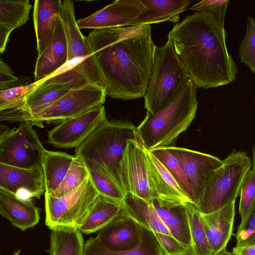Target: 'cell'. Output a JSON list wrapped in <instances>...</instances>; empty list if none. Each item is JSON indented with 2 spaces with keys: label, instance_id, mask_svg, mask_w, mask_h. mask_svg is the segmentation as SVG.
Returning <instances> with one entry per match:
<instances>
[{
  "label": "cell",
  "instance_id": "30bf717a",
  "mask_svg": "<svg viewBox=\"0 0 255 255\" xmlns=\"http://www.w3.org/2000/svg\"><path fill=\"white\" fill-rule=\"evenodd\" d=\"M45 149L32 125L21 122L0 137V163L25 169L42 166Z\"/></svg>",
  "mask_w": 255,
  "mask_h": 255
},
{
  "label": "cell",
  "instance_id": "8d00e7d4",
  "mask_svg": "<svg viewBox=\"0 0 255 255\" xmlns=\"http://www.w3.org/2000/svg\"><path fill=\"white\" fill-rule=\"evenodd\" d=\"M229 0H204L192 6L190 9L202 13L219 24L224 25Z\"/></svg>",
  "mask_w": 255,
  "mask_h": 255
},
{
  "label": "cell",
  "instance_id": "8fae6325",
  "mask_svg": "<svg viewBox=\"0 0 255 255\" xmlns=\"http://www.w3.org/2000/svg\"><path fill=\"white\" fill-rule=\"evenodd\" d=\"M146 149L140 137L128 141L120 165L125 195L134 194L148 202L154 200L148 184Z\"/></svg>",
  "mask_w": 255,
  "mask_h": 255
},
{
  "label": "cell",
  "instance_id": "7a4b0ae2",
  "mask_svg": "<svg viewBox=\"0 0 255 255\" xmlns=\"http://www.w3.org/2000/svg\"><path fill=\"white\" fill-rule=\"evenodd\" d=\"M226 37L224 25L198 11L169 32L168 40L197 88H215L235 81L239 70L228 51Z\"/></svg>",
  "mask_w": 255,
  "mask_h": 255
},
{
  "label": "cell",
  "instance_id": "4fadbf2b",
  "mask_svg": "<svg viewBox=\"0 0 255 255\" xmlns=\"http://www.w3.org/2000/svg\"><path fill=\"white\" fill-rule=\"evenodd\" d=\"M147 8L141 0H116L92 14L77 20L81 29L130 26Z\"/></svg>",
  "mask_w": 255,
  "mask_h": 255
},
{
  "label": "cell",
  "instance_id": "bcb514c9",
  "mask_svg": "<svg viewBox=\"0 0 255 255\" xmlns=\"http://www.w3.org/2000/svg\"><path fill=\"white\" fill-rule=\"evenodd\" d=\"M20 252H21V250H18L16 252H15L13 255H19Z\"/></svg>",
  "mask_w": 255,
  "mask_h": 255
},
{
  "label": "cell",
  "instance_id": "52a82bcc",
  "mask_svg": "<svg viewBox=\"0 0 255 255\" xmlns=\"http://www.w3.org/2000/svg\"><path fill=\"white\" fill-rule=\"evenodd\" d=\"M61 18L66 34L68 55L67 63L58 70L74 72L85 77L92 84L107 89L106 82L97 66L86 37L77 26L73 1H62Z\"/></svg>",
  "mask_w": 255,
  "mask_h": 255
},
{
  "label": "cell",
  "instance_id": "7402d4cb",
  "mask_svg": "<svg viewBox=\"0 0 255 255\" xmlns=\"http://www.w3.org/2000/svg\"><path fill=\"white\" fill-rule=\"evenodd\" d=\"M141 0L147 10L131 26L150 25L167 21L176 23L179 20V14L191 3L190 0Z\"/></svg>",
  "mask_w": 255,
  "mask_h": 255
},
{
  "label": "cell",
  "instance_id": "44dd1931",
  "mask_svg": "<svg viewBox=\"0 0 255 255\" xmlns=\"http://www.w3.org/2000/svg\"><path fill=\"white\" fill-rule=\"evenodd\" d=\"M0 213L22 231L33 228L40 219L39 209L31 200L20 199L2 189H0Z\"/></svg>",
  "mask_w": 255,
  "mask_h": 255
},
{
  "label": "cell",
  "instance_id": "f35d334b",
  "mask_svg": "<svg viewBox=\"0 0 255 255\" xmlns=\"http://www.w3.org/2000/svg\"><path fill=\"white\" fill-rule=\"evenodd\" d=\"M164 255H189V249L173 237L160 233H153Z\"/></svg>",
  "mask_w": 255,
  "mask_h": 255
},
{
  "label": "cell",
  "instance_id": "e575fe53",
  "mask_svg": "<svg viewBox=\"0 0 255 255\" xmlns=\"http://www.w3.org/2000/svg\"><path fill=\"white\" fill-rule=\"evenodd\" d=\"M241 62L255 74V18L249 16L245 37L239 46Z\"/></svg>",
  "mask_w": 255,
  "mask_h": 255
},
{
  "label": "cell",
  "instance_id": "e0dca14e",
  "mask_svg": "<svg viewBox=\"0 0 255 255\" xmlns=\"http://www.w3.org/2000/svg\"><path fill=\"white\" fill-rule=\"evenodd\" d=\"M0 189L14 195L24 189L39 199L46 190L42 166L25 169L0 163Z\"/></svg>",
  "mask_w": 255,
  "mask_h": 255
},
{
  "label": "cell",
  "instance_id": "60d3db41",
  "mask_svg": "<svg viewBox=\"0 0 255 255\" xmlns=\"http://www.w3.org/2000/svg\"><path fill=\"white\" fill-rule=\"evenodd\" d=\"M232 255H255V245L236 246Z\"/></svg>",
  "mask_w": 255,
  "mask_h": 255
},
{
  "label": "cell",
  "instance_id": "f546056e",
  "mask_svg": "<svg viewBox=\"0 0 255 255\" xmlns=\"http://www.w3.org/2000/svg\"><path fill=\"white\" fill-rule=\"evenodd\" d=\"M32 6L28 0H0V25L13 31L29 20Z\"/></svg>",
  "mask_w": 255,
  "mask_h": 255
},
{
  "label": "cell",
  "instance_id": "d4e9b609",
  "mask_svg": "<svg viewBox=\"0 0 255 255\" xmlns=\"http://www.w3.org/2000/svg\"><path fill=\"white\" fill-rule=\"evenodd\" d=\"M123 207V203L99 195L79 230L85 234L98 232L120 215Z\"/></svg>",
  "mask_w": 255,
  "mask_h": 255
},
{
  "label": "cell",
  "instance_id": "ee69618b",
  "mask_svg": "<svg viewBox=\"0 0 255 255\" xmlns=\"http://www.w3.org/2000/svg\"><path fill=\"white\" fill-rule=\"evenodd\" d=\"M216 255H232L231 253L227 251L226 250Z\"/></svg>",
  "mask_w": 255,
  "mask_h": 255
},
{
  "label": "cell",
  "instance_id": "f6af8a7d",
  "mask_svg": "<svg viewBox=\"0 0 255 255\" xmlns=\"http://www.w3.org/2000/svg\"><path fill=\"white\" fill-rule=\"evenodd\" d=\"M253 170L255 172V149L253 151Z\"/></svg>",
  "mask_w": 255,
  "mask_h": 255
},
{
  "label": "cell",
  "instance_id": "ac0fdd59",
  "mask_svg": "<svg viewBox=\"0 0 255 255\" xmlns=\"http://www.w3.org/2000/svg\"><path fill=\"white\" fill-rule=\"evenodd\" d=\"M235 214V201L213 212L201 213L203 227L214 255L226 250L233 235Z\"/></svg>",
  "mask_w": 255,
  "mask_h": 255
},
{
  "label": "cell",
  "instance_id": "5bb4252c",
  "mask_svg": "<svg viewBox=\"0 0 255 255\" xmlns=\"http://www.w3.org/2000/svg\"><path fill=\"white\" fill-rule=\"evenodd\" d=\"M148 184L154 200L168 209L192 203L191 200L164 165L149 150L146 152Z\"/></svg>",
  "mask_w": 255,
  "mask_h": 255
},
{
  "label": "cell",
  "instance_id": "484cf974",
  "mask_svg": "<svg viewBox=\"0 0 255 255\" xmlns=\"http://www.w3.org/2000/svg\"><path fill=\"white\" fill-rule=\"evenodd\" d=\"M51 230L49 255H83L85 243L78 228L58 226Z\"/></svg>",
  "mask_w": 255,
  "mask_h": 255
},
{
  "label": "cell",
  "instance_id": "277c9868",
  "mask_svg": "<svg viewBox=\"0 0 255 255\" xmlns=\"http://www.w3.org/2000/svg\"><path fill=\"white\" fill-rule=\"evenodd\" d=\"M139 137L137 128L132 123L107 120L76 148L74 155L83 161L97 164L124 192L120 163L128 140Z\"/></svg>",
  "mask_w": 255,
  "mask_h": 255
},
{
  "label": "cell",
  "instance_id": "1f68e13d",
  "mask_svg": "<svg viewBox=\"0 0 255 255\" xmlns=\"http://www.w3.org/2000/svg\"><path fill=\"white\" fill-rule=\"evenodd\" d=\"M167 168L176 179L180 187L195 204L196 199L191 185L181 167L178 160L164 147H157L149 150Z\"/></svg>",
  "mask_w": 255,
  "mask_h": 255
},
{
  "label": "cell",
  "instance_id": "d6a6232c",
  "mask_svg": "<svg viewBox=\"0 0 255 255\" xmlns=\"http://www.w3.org/2000/svg\"><path fill=\"white\" fill-rule=\"evenodd\" d=\"M89 171L83 161L75 155L71 166L59 187L49 195L61 197L74 190L89 177Z\"/></svg>",
  "mask_w": 255,
  "mask_h": 255
},
{
  "label": "cell",
  "instance_id": "836d02e7",
  "mask_svg": "<svg viewBox=\"0 0 255 255\" xmlns=\"http://www.w3.org/2000/svg\"><path fill=\"white\" fill-rule=\"evenodd\" d=\"M40 82H34L28 85H20L0 91V111L20 108L27 97Z\"/></svg>",
  "mask_w": 255,
  "mask_h": 255
},
{
  "label": "cell",
  "instance_id": "5b68a950",
  "mask_svg": "<svg viewBox=\"0 0 255 255\" xmlns=\"http://www.w3.org/2000/svg\"><path fill=\"white\" fill-rule=\"evenodd\" d=\"M222 164L208 177L194 205L203 214L213 212L236 201L252 164L245 152L235 151L222 160Z\"/></svg>",
  "mask_w": 255,
  "mask_h": 255
},
{
  "label": "cell",
  "instance_id": "cb8c5ba5",
  "mask_svg": "<svg viewBox=\"0 0 255 255\" xmlns=\"http://www.w3.org/2000/svg\"><path fill=\"white\" fill-rule=\"evenodd\" d=\"M140 241L135 248L125 252H114L104 247L96 237H90L84 245L83 255H164L152 231L140 225Z\"/></svg>",
  "mask_w": 255,
  "mask_h": 255
},
{
  "label": "cell",
  "instance_id": "7bdbcfd3",
  "mask_svg": "<svg viewBox=\"0 0 255 255\" xmlns=\"http://www.w3.org/2000/svg\"><path fill=\"white\" fill-rule=\"evenodd\" d=\"M10 130V128L5 126L2 125V124H0V137L4 136L5 135L8 131Z\"/></svg>",
  "mask_w": 255,
  "mask_h": 255
},
{
  "label": "cell",
  "instance_id": "2e32d148",
  "mask_svg": "<svg viewBox=\"0 0 255 255\" xmlns=\"http://www.w3.org/2000/svg\"><path fill=\"white\" fill-rule=\"evenodd\" d=\"M107 249L125 252L136 248L140 241V225L123 209L116 218L98 232L96 237Z\"/></svg>",
  "mask_w": 255,
  "mask_h": 255
},
{
  "label": "cell",
  "instance_id": "d6986e66",
  "mask_svg": "<svg viewBox=\"0 0 255 255\" xmlns=\"http://www.w3.org/2000/svg\"><path fill=\"white\" fill-rule=\"evenodd\" d=\"M67 55L66 34L61 18L52 40L42 53L38 55L35 66L34 82L42 81L60 69L67 63Z\"/></svg>",
  "mask_w": 255,
  "mask_h": 255
},
{
  "label": "cell",
  "instance_id": "3957f363",
  "mask_svg": "<svg viewBox=\"0 0 255 255\" xmlns=\"http://www.w3.org/2000/svg\"><path fill=\"white\" fill-rule=\"evenodd\" d=\"M197 88L188 78L166 106L153 114L147 113L136 127L147 150L170 146L187 130L198 109Z\"/></svg>",
  "mask_w": 255,
  "mask_h": 255
},
{
  "label": "cell",
  "instance_id": "8992f818",
  "mask_svg": "<svg viewBox=\"0 0 255 255\" xmlns=\"http://www.w3.org/2000/svg\"><path fill=\"white\" fill-rule=\"evenodd\" d=\"M189 78L168 40L161 47H156L152 69L144 95V108L153 114L166 106Z\"/></svg>",
  "mask_w": 255,
  "mask_h": 255
},
{
  "label": "cell",
  "instance_id": "603a6c76",
  "mask_svg": "<svg viewBox=\"0 0 255 255\" xmlns=\"http://www.w3.org/2000/svg\"><path fill=\"white\" fill-rule=\"evenodd\" d=\"M154 201V200H153ZM134 194L128 193L123 202V209L141 226L153 233L172 236L170 231L159 217L153 205Z\"/></svg>",
  "mask_w": 255,
  "mask_h": 255
},
{
  "label": "cell",
  "instance_id": "b9f144b4",
  "mask_svg": "<svg viewBox=\"0 0 255 255\" xmlns=\"http://www.w3.org/2000/svg\"><path fill=\"white\" fill-rule=\"evenodd\" d=\"M12 31L0 25V53H3L5 50L8 38Z\"/></svg>",
  "mask_w": 255,
  "mask_h": 255
},
{
  "label": "cell",
  "instance_id": "83f0119b",
  "mask_svg": "<svg viewBox=\"0 0 255 255\" xmlns=\"http://www.w3.org/2000/svg\"><path fill=\"white\" fill-rule=\"evenodd\" d=\"M156 211L163 223L167 227L171 235L177 241L191 249V239L189 226L183 205L168 209L160 207L153 201Z\"/></svg>",
  "mask_w": 255,
  "mask_h": 255
},
{
  "label": "cell",
  "instance_id": "4316f807",
  "mask_svg": "<svg viewBox=\"0 0 255 255\" xmlns=\"http://www.w3.org/2000/svg\"><path fill=\"white\" fill-rule=\"evenodd\" d=\"M75 157L62 151L44 150L42 166L45 183V192L50 194L64 179Z\"/></svg>",
  "mask_w": 255,
  "mask_h": 255
},
{
  "label": "cell",
  "instance_id": "f1b7e54d",
  "mask_svg": "<svg viewBox=\"0 0 255 255\" xmlns=\"http://www.w3.org/2000/svg\"><path fill=\"white\" fill-rule=\"evenodd\" d=\"M183 206L188 221L191 239L189 255H214L203 227L201 212L192 203H186Z\"/></svg>",
  "mask_w": 255,
  "mask_h": 255
},
{
  "label": "cell",
  "instance_id": "ab89813d",
  "mask_svg": "<svg viewBox=\"0 0 255 255\" xmlns=\"http://www.w3.org/2000/svg\"><path fill=\"white\" fill-rule=\"evenodd\" d=\"M18 80L15 76L11 68L0 60V91L7 90L13 87V86Z\"/></svg>",
  "mask_w": 255,
  "mask_h": 255
},
{
  "label": "cell",
  "instance_id": "ffe728a7",
  "mask_svg": "<svg viewBox=\"0 0 255 255\" xmlns=\"http://www.w3.org/2000/svg\"><path fill=\"white\" fill-rule=\"evenodd\" d=\"M60 0H36L33 18L36 38L38 55L52 40L57 25L61 19Z\"/></svg>",
  "mask_w": 255,
  "mask_h": 255
},
{
  "label": "cell",
  "instance_id": "ba28073f",
  "mask_svg": "<svg viewBox=\"0 0 255 255\" xmlns=\"http://www.w3.org/2000/svg\"><path fill=\"white\" fill-rule=\"evenodd\" d=\"M99 195L89 176L79 187L61 197L45 193V225L50 230L58 226L79 229Z\"/></svg>",
  "mask_w": 255,
  "mask_h": 255
},
{
  "label": "cell",
  "instance_id": "74e56055",
  "mask_svg": "<svg viewBox=\"0 0 255 255\" xmlns=\"http://www.w3.org/2000/svg\"><path fill=\"white\" fill-rule=\"evenodd\" d=\"M236 246L255 245V204L237 228Z\"/></svg>",
  "mask_w": 255,
  "mask_h": 255
},
{
  "label": "cell",
  "instance_id": "6da1fadb",
  "mask_svg": "<svg viewBox=\"0 0 255 255\" xmlns=\"http://www.w3.org/2000/svg\"><path fill=\"white\" fill-rule=\"evenodd\" d=\"M86 41L107 96L124 101L144 96L156 47L150 25L94 29Z\"/></svg>",
  "mask_w": 255,
  "mask_h": 255
},
{
  "label": "cell",
  "instance_id": "9c48e42d",
  "mask_svg": "<svg viewBox=\"0 0 255 255\" xmlns=\"http://www.w3.org/2000/svg\"><path fill=\"white\" fill-rule=\"evenodd\" d=\"M107 90L94 84L71 90L56 102L30 116L24 122L43 128V123L61 122L103 106Z\"/></svg>",
  "mask_w": 255,
  "mask_h": 255
},
{
  "label": "cell",
  "instance_id": "7c38bea8",
  "mask_svg": "<svg viewBox=\"0 0 255 255\" xmlns=\"http://www.w3.org/2000/svg\"><path fill=\"white\" fill-rule=\"evenodd\" d=\"M106 121L105 107H97L61 121L48 132V142L58 148H77Z\"/></svg>",
  "mask_w": 255,
  "mask_h": 255
},
{
  "label": "cell",
  "instance_id": "d590c367",
  "mask_svg": "<svg viewBox=\"0 0 255 255\" xmlns=\"http://www.w3.org/2000/svg\"><path fill=\"white\" fill-rule=\"evenodd\" d=\"M255 204V172L253 169L247 175L241 188L239 212L243 222Z\"/></svg>",
  "mask_w": 255,
  "mask_h": 255
},
{
  "label": "cell",
  "instance_id": "4dcf8cb0",
  "mask_svg": "<svg viewBox=\"0 0 255 255\" xmlns=\"http://www.w3.org/2000/svg\"><path fill=\"white\" fill-rule=\"evenodd\" d=\"M89 171V177L100 195L123 203L125 195L121 188L95 162L83 161Z\"/></svg>",
  "mask_w": 255,
  "mask_h": 255
},
{
  "label": "cell",
  "instance_id": "9a60e30c",
  "mask_svg": "<svg viewBox=\"0 0 255 255\" xmlns=\"http://www.w3.org/2000/svg\"><path fill=\"white\" fill-rule=\"evenodd\" d=\"M164 147L178 160L191 185L196 202L210 173L222 164V160L190 149L171 145Z\"/></svg>",
  "mask_w": 255,
  "mask_h": 255
}]
</instances>
